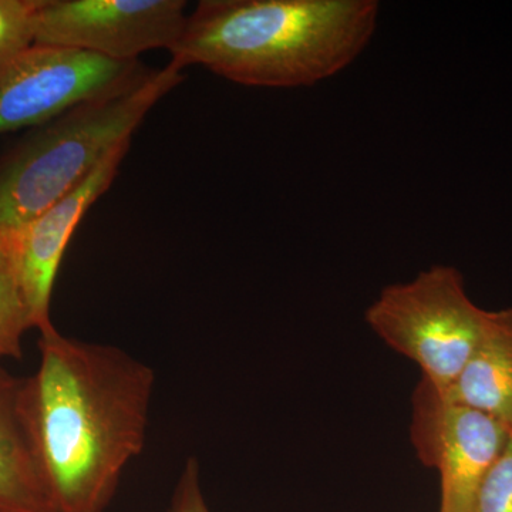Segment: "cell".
<instances>
[{
    "label": "cell",
    "instance_id": "9a60e30c",
    "mask_svg": "<svg viewBox=\"0 0 512 512\" xmlns=\"http://www.w3.org/2000/svg\"><path fill=\"white\" fill-rule=\"evenodd\" d=\"M440 512H447V511H446V508H444V507H440Z\"/></svg>",
    "mask_w": 512,
    "mask_h": 512
},
{
    "label": "cell",
    "instance_id": "ba28073f",
    "mask_svg": "<svg viewBox=\"0 0 512 512\" xmlns=\"http://www.w3.org/2000/svg\"><path fill=\"white\" fill-rule=\"evenodd\" d=\"M130 144L131 141H126L114 148L83 183L36 218L16 242L20 286L33 328L39 330L40 335L55 329L50 319V302L67 245L86 212L109 190Z\"/></svg>",
    "mask_w": 512,
    "mask_h": 512
},
{
    "label": "cell",
    "instance_id": "6da1fadb",
    "mask_svg": "<svg viewBox=\"0 0 512 512\" xmlns=\"http://www.w3.org/2000/svg\"><path fill=\"white\" fill-rule=\"evenodd\" d=\"M20 409L57 512H106L143 453L156 375L123 349L64 336L39 339Z\"/></svg>",
    "mask_w": 512,
    "mask_h": 512
},
{
    "label": "cell",
    "instance_id": "8992f818",
    "mask_svg": "<svg viewBox=\"0 0 512 512\" xmlns=\"http://www.w3.org/2000/svg\"><path fill=\"white\" fill-rule=\"evenodd\" d=\"M185 9L181 0H43L35 45L137 62L150 50L177 45L187 23Z\"/></svg>",
    "mask_w": 512,
    "mask_h": 512
},
{
    "label": "cell",
    "instance_id": "8fae6325",
    "mask_svg": "<svg viewBox=\"0 0 512 512\" xmlns=\"http://www.w3.org/2000/svg\"><path fill=\"white\" fill-rule=\"evenodd\" d=\"M29 329L33 320L20 286L15 245L0 239V362L22 357V339Z\"/></svg>",
    "mask_w": 512,
    "mask_h": 512
},
{
    "label": "cell",
    "instance_id": "30bf717a",
    "mask_svg": "<svg viewBox=\"0 0 512 512\" xmlns=\"http://www.w3.org/2000/svg\"><path fill=\"white\" fill-rule=\"evenodd\" d=\"M441 394L494 417L512 436V308L490 311L466 366Z\"/></svg>",
    "mask_w": 512,
    "mask_h": 512
},
{
    "label": "cell",
    "instance_id": "9c48e42d",
    "mask_svg": "<svg viewBox=\"0 0 512 512\" xmlns=\"http://www.w3.org/2000/svg\"><path fill=\"white\" fill-rule=\"evenodd\" d=\"M22 382L0 367V511L57 512L20 409Z\"/></svg>",
    "mask_w": 512,
    "mask_h": 512
},
{
    "label": "cell",
    "instance_id": "4fadbf2b",
    "mask_svg": "<svg viewBox=\"0 0 512 512\" xmlns=\"http://www.w3.org/2000/svg\"><path fill=\"white\" fill-rule=\"evenodd\" d=\"M474 512H512V436L478 488Z\"/></svg>",
    "mask_w": 512,
    "mask_h": 512
},
{
    "label": "cell",
    "instance_id": "52a82bcc",
    "mask_svg": "<svg viewBox=\"0 0 512 512\" xmlns=\"http://www.w3.org/2000/svg\"><path fill=\"white\" fill-rule=\"evenodd\" d=\"M143 69L137 62L33 45L0 70V136L39 127L109 92Z\"/></svg>",
    "mask_w": 512,
    "mask_h": 512
},
{
    "label": "cell",
    "instance_id": "7a4b0ae2",
    "mask_svg": "<svg viewBox=\"0 0 512 512\" xmlns=\"http://www.w3.org/2000/svg\"><path fill=\"white\" fill-rule=\"evenodd\" d=\"M379 12L376 0H202L171 60L242 86H315L365 52Z\"/></svg>",
    "mask_w": 512,
    "mask_h": 512
},
{
    "label": "cell",
    "instance_id": "3957f363",
    "mask_svg": "<svg viewBox=\"0 0 512 512\" xmlns=\"http://www.w3.org/2000/svg\"><path fill=\"white\" fill-rule=\"evenodd\" d=\"M171 60L143 67L109 92L33 128L0 157V239L16 245L43 212L83 183L114 148L131 141L150 110L183 83Z\"/></svg>",
    "mask_w": 512,
    "mask_h": 512
},
{
    "label": "cell",
    "instance_id": "7c38bea8",
    "mask_svg": "<svg viewBox=\"0 0 512 512\" xmlns=\"http://www.w3.org/2000/svg\"><path fill=\"white\" fill-rule=\"evenodd\" d=\"M43 0H0V70L35 45Z\"/></svg>",
    "mask_w": 512,
    "mask_h": 512
},
{
    "label": "cell",
    "instance_id": "5bb4252c",
    "mask_svg": "<svg viewBox=\"0 0 512 512\" xmlns=\"http://www.w3.org/2000/svg\"><path fill=\"white\" fill-rule=\"evenodd\" d=\"M168 512H211L202 493L200 466L195 458L185 463Z\"/></svg>",
    "mask_w": 512,
    "mask_h": 512
},
{
    "label": "cell",
    "instance_id": "5b68a950",
    "mask_svg": "<svg viewBox=\"0 0 512 512\" xmlns=\"http://www.w3.org/2000/svg\"><path fill=\"white\" fill-rule=\"evenodd\" d=\"M410 439L424 466L439 471L441 507L474 512L478 488L507 447L503 423L480 410L453 402L426 379L412 397Z\"/></svg>",
    "mask_w": 512,
    "mask_h": 512
},
{
    "label": "cell",
    "instance_id": "277c9868",
    "mask_svg": "<svg viewBox=\"0 0 512 512\" xmlns=\"http://www.w3.org/2000/svg\"><path fill=\"white\" fill-rule=\"evenodd\" d=\"M488 315L471 301L458 269L434 265L412 281L386 286L365 319L387 346L416 363L423 379L443 393L476 349Z\"/></svg>",
    "mask_w": 512,
    "mask_h": 512
},
{
    "label": "cell",
    "instance_id": "2e32d148",
    "mask_svg": "<svg viewBox=\"0 0 512 512\" xmlns=\"http://www.w3.org/2000/svg\"><path fill=\"white\" fill-rule=\"evenodd\" d=\"M0 512H2V511H0Z\"/></svg>",
    "mask_w": 512,
    "mask_h": 512
}]
</instances>
